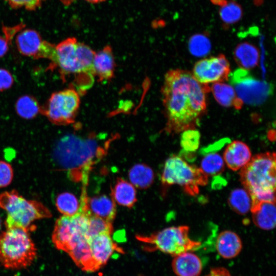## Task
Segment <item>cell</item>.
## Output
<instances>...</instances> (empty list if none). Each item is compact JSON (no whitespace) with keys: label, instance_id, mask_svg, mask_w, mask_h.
I'll use <instances>...</instances> for the list:
<instances>
[{"label":"cell","instance_id":"obj_3","mask_svg":"<svg viewBox=\"0 0 276 276\" xmlns=\"http://www.w3.org/2000/svg\"><path fill=\"white\" fill-rule=\"evenodd\" d=\"M275 154L255 155L240 169V180L251 199V206L275 200Z\"/></svg>","mask_w":276,"mask_h":276},{"label":"cell","instance_id":"obj_38","mask_svg":"<svg viewBox=\"0 0 276 276\" xmlns=\"http://www.w3.org/2000/svg\"><path fill=\"white\" fill-rule=\"evenodd\" d=\"M212 3L215 5L222 6L225 4L227 2L226 0H211Z\"/></svg>","mask_w":276,"mask_h":276},{"label":"cell","instance_id":"obj_18","mask_svg":"<svg viewBox=\"0 0 276 276\" xmlns=\"http://www.w3.org/2000/svg\"><path fill=\"white\" fill-rule=\"evenodd\" d=\"M216 248L218 254L223 258L231 259L241 252L242 243L239 236L231 231H224L218 236Z\"/></svg>","mask_w":276,"mask_h":276},{"label":"cell","instance_id":"obj_17","mask_svg":"<svg viewBox=\"0 0 276 276\" xmlns=\"http://www.w3.org/2000/svg\"><path fill=\"white\" fill-rule=\"evenodd\" d=\"M87 208L89 216L95 215L112 222L116 215V202L111 196L88 197Z\"/></svg>","mask_w":276,"mask_h":276},{"label":"cell","instance_id":"obj_32","mask_svg":"<svg viewBox=\"0 0 276 276\" xmlns=\"http://www.w3.org/2000/svg\"><path fill=\"white\" fill-rule=\"evenodd\" d=\"M200 137L199 132L195 128L185 130L181 135V146L186 151H194L199 147Z\"/></svg>","mask_w":276,"mask_h":276},{"label":"cell","instance_id":"obj_5","mask_svg":"<svg viewBox=\"0 0 276 276\" xmlns=\"http://www.w3.org/2000/svg\"><path fill=\"white\" fill-rule=\"evenodd\" d=\"M0 208L7 213L5 221L7 229L20 228L28 231L34 230V222L52 216L51 212L42 203L27 200L14 190L0 194Z\"/></svg>","mask_w":276,"mask_h":276},{"label":"cell","instance_id":"obj_8","mask_svg":"<svg viewBox=\"0 0 276 276\" xmlns=\"http://www.w3.org/2000/svg\"><path fill=\"white\" fill-rule=\"evenodd\" d=\"M189 227L183 225L169 227L149 236L137 235L136 239L150 245L151 249L175 257L187 251L199 248L200 242L193 240L189 237Z\"/></svg>","mask_w":276,"mask_h":276},{"label":"cell","instance_id":"obj_10","mask_svg":"<svg viewBox=\"0 0 276 276\" xmlns=\"http://www.w3.org/2000/svg\"><path fill=\"white\" fill-rule=\"evenodd\" d=\"M80 103L78 92L67 88L52 94L46 106L40 110L52 123L68 125L74 122Z\"/></svg>","mask_w":276,"mask_h":276},{"label":"cell","instance_id":"obj_26","mask_svg":"<svg viewBox=\"0 0 276 276\" xmlns=\"http://www.w3.org/2000/svg\"><path fill=\"white\" fill-rule=\"evenodd\" d=\"M15 109L17 114L26 119L34 118L40 111L37 100L29 95L21 96L17 100Z\"/></svg>","mask_w":276,"mask_h":276},{"label":"cell","instance_id":"obj_37","mask_svg":"<svg viewBox=\"0 0 276 276\" xmlns=\"http://www.w3.org/2000/svg\"><path fill=\"white\" fill-rule=\"evenodd\" d=\"M205 276H233L226 268L222 267L211 268L209 273Z\"/></svg>","mask_w":276,"mask_h":276},{"label":"cell","instance_id":"obj_27","mask_svg":"<svg viewBox=\"0 0 276 276\" xmlns=\"http://www.w3.org/2000/svg\"><path fill=\"white\" fill-rule=\"evenodd\" d=\"M56 206L57 210L65 216H73L79 210L80 201L77 197L70 192L59 194L56 198Z\"/></svg>","mask_w":276,"mask_h":276},{"label":"cell","instance_id":"obj_22","mask_svg":"<svg viewBox=\"0 0 276 276\" xmlns=\"http://www.w3.org/2000/svg\"><path fill=\"white\" fill-rule=\"evenodd\" d=\"M210 89L216 100L223 106L234 107L239 109L243 104L242 101L237 96L234 88L228 84L221 82L214 83Z\"/></svg>","mask_w":276,"mask_h":276},{"label":"cell","instance_id":"obj_4","mask_svg":"<svg viewBox=\"0 0 276 276\" xmlns=\"http://www.w3.org/2000/svg\"><path fill=\"white\" fill-rule=\"evenodd\" d=\"M95 54L89 46L70 37L55 45L49 59L63 76L72 74L79 79L88 78L92 81L95 76L93 66Z\"/></svg>","mask_w":276,"mask_h":276},{"label":"cell","instance_id":"obj_31","mask_svg":"<svg viewBox=\"0 0 276 276\" xmlns=\"http://www.w3.org/2000/svg\"><path fill=\"white\" fill-rule=\"evenodd\" d=\"M219 15L222 20L227 25L238 21L242 16L241 7L236 2H226L222 6L219 10Z\"/></svg>","mask_w":276,"mask_h":276},{"label":"cell","instance_id":"obj_40","mask_svg":"<svg viewBox=\"0 0 276 276\" xmlns=\"http://www.w3.org/2000/svg\"><path fill=\"white\" fill-rule=\"evenodd\" d=\"M2 223H1V219L0 218V229L1 228Z\"/></svg>","mask_w":276,"mask_h":276},{"label":"cell","instance_id":"obj_7","mask_svg":"<svg viewBox=\"0 0 276 276\" xmlns=\"http://www.w3.org/2000/svg\"><path fill=\"white\" fill-rule=\"evenodd\" d=\"M165 187L179 185L190 195L199 193V187L206 185L208 176L202 170L189 165L180 157L174 155L166 161L161 177Z\"/></svg>","mask_w":276,"mask_h":276},{"label":"cell","instance_id":"obj_6","mask_svg":"<svg viewBox=\"0 0 276 276\" xmlns=\"http://www.w3.org/2000/svg\"><path fill=\"white\" fill-rule=\"evenodd\" d=\"M37 249L29 231L8 228L0 235V264L7 269H20L30 266Z\"/></svg>","mask_w":276,"mask_h":276},{"label":"cell","instance_id":"obj_12","mask_svg":"<svg viewBox=\"0 0 276 276\" xmlns=\"http://www.w3.org/2000/svg\"><path fill=\"white\" fill-rule=\"evenodd\" d=\"M229 74L228 60L223 55H220L196 62L193 75L199 83L208 85L227 80Z\"/></svg>","mask_w":276,"mask_h":276},{"label":"cell","instance_id":"obj_21","mask_svg":"<svg viewBox=\"0 0 276 276\" xmlns=\"http://www.w3.org/2000/svg\"><path fill=\"white\" fill-rule=\"evenodd\" d=\"M111 196L119 205L132 208L137 201L135 187L128 181L118 177L113 189Z\"/></svg>","mask_w":276,"mask_h":276},{"label":"cell","instance_id":"obj_39","mask_svg":"<svg viewBox=\"0 0 276 276\" xmlns=\"http://www.w3.org/2000/svg\"><path fill=\"white\" fill-rule=\"evenodd\" d=\"M88 2L92 3H98L102 2H103L105 0H85Z\"/></svg>","mask_w":276,"mask_h":276},{"label":"cell","instance_id":"obj_29","mask_svg":"<svg viewBox=\"0 0 276 276\" xmlns=\"http://www.w3.org/2000/svg\"><path fill=\"white\" fill-rule=\"evenodd\" d=\"M190 52L195 57L207 55L211 50V43L208 36L202 34H196L191 37L188 42Z\"/></svg>","mask_w":276,"mask_h":276},{"label":"cell","instance_id":"obj_23","mask_svg":"<svg viewBox=\"0 0 276 276\" xmlns=\"http://www.w3.org/2000/svg\"><path fill=\"white\" fill-rule=\"evenodd\" d=\"M234 57L241 68L247 70L258 65L259 52L254 45L244 42L236 47L234 52Z\"/></svg>","mask_w":276,"mask_h":276},{"label":"cell","instance_id":"obj_9","mask_svg":"<svg viewBox=\"0 0 276 276\" xmlns=\"http://www.w3.org/2000/svg\"><path fill=\"white\" fill-rule=\"evenodd\" d=\"M88 216L85 212L79 211L73 216L63 215L59 218L52 235L55 246L67 254L78 242L87 239Z\"/></svg>","mask_w":276,"mask_h":276},{"label":"cell","instance_id":"obj_20","mask_svg":"<svg viewBox=\"0 0 276 276\" xmlns=\"http://www.w3.org/2000/svg\"><path fill=\"white\" fill-rule=\"evenodd\" d=\"M252 219L258 227L270 230L275 226L276 210L275 203L261 202L251 207Z\"/></svg>","mask_w":276,"mask_h":276},{"label":"cell","instance_id":"obj_30","mask_svg":"<svg viewBox=\"0 0 276 276\" xmlns=\"http://www.w3.org/2000/svg\"><path fill=\"white\" fill-rule=\"evenodd\" d=\"M112 230V222L95 215L88 216L86 235L88 241L89 239L100 234L109 233L111 234Z\"/></svg>","mask_w":276,"mask_h":276},{"label":"cell","instance_id":"obj_2","mask_svg":"<svg viewBox=\"0 0 276 276\" xmlns=\"http://www.w3.org/2000/svg\"><path fill=\"white\" fill-rule=\"evenodd\" d=\"M110 142L109 140L100 142L94 138L65 135L55 145L53 157L72 180L87 186L92 168L106 154Z\"/></svg>","mask_w":276,"mask_h":276},{"label":"cell","instance_id":"obj_34","mask_svg":"<svg viewBox=\"0 0 276 276\" xmlns=\"http://www.w3.org/2000/svg\"><path fill=\"white\" fill-rule=\"evenodd\" d=\"M11 7L32 11L38 8L43 0H5Z\"/></svg>","mask_w":276,"mask_h":276},{"label":"cell","instance_id":"obj_15","mask_svg":"<svg viewBox=\"0 0 276 276\" xmlns=\"http://www.w3.org/2000/svg\"><path fill=\"white\" fill-rule=\"evenodd\" d=\"M251 157L248 146L242 142L235 141L225 149L223 158L230 169L237 171L245 166L249 162Z\"/></svg>","mask_w":276,"mask_h":276},{"label":"cell","instance_id":"obj_35","mask_svg":"<svg viewBox=\"0 0 276 276\" xmlns=\"http://www.w3.org/2000/svg\"><path fill=\"white\" fill-rule=\"evenodd\" d=\"M13 78L6 70L0 68V91L9 89L13 83Z\"/></svg>","mask_w":276,"mask_h":276},{"label":"cell","instance_id":"obj_28","mask_svg":"<svg viewBox=\"0 0 276 276\" xmlns=\"http://www.w3.org/2000/svg\"><path fill=\"white\" fill-rule=\"evenodd\" d=\"M200 169L208 176H216L224 170V159L217 153H210L203 158Z\"/></svg>","mask_w":276,"mask_h":276},{"label":"cell","instance_id":"obj_13","mask_svg":"<svg viewBox=\"0 0 276 276\" xmlns=\"http://www.w3.org/2000/svg\"><path fill=\"white\" fill-rule=\"evenodd\" d=\"M88 244L97 270L107 263L114 251L123 252L113 242L109 233L100 234L93 237L88 240Z\"/></svg>","mask_w":276,"mask_h":276},{"label":"cell","instance_id":"obj_1","mask_svg":"<svg viewBox=\"0 0 276 276\" xmlns=\"http://www.w3.org/2000/svg\"><path fill=\"white\" fill-rule=\"evenodd\" d=\"M210 89L208 85L199 83L188 71H168L162 88L166 131L178 133L195 128L206 110V93Z\"/></svg>","mask_w":276,"mask_h":276},{"label":"cell","instance_id":"obj_33","mask_svg":"<svg viewBox=\"0 0 276 276\" xmlns=\"http://www.w3.org/2000/svg\"><path fill=\"white\" fill-rule=\"evenodd\" d=\"M13 177L12 166L8 163L0 160V188L8 186Z\"/></svg>","mask_w":276,"mask_h":276},{"label":"cell","instance_id":"obj_14","mask_svg":"<svg viewBox=\"0 0 276 276\" xmlns=\"http://www.w3.org/2000/svg\"><path fill=\"white\" fill-rule=\"evenodd\" d=\"M44 42L40 34L31 29L20 30L16 38L19 52L25 56L34 58H39Z\"/></svg>","mask_w":276,"mask_h":276},{"label":"cell","instance_id":"obj_25","mask_svg":"<svg viewBox=\"0 0 276 276\" xmlns=\"http://www.w3.org/2000/svg\"><path fill=\"white\" fill-rule=\"evenodd\" d=\"M229 205L236 213L244 215L250 210L251 199L245 189L237 188L233 190L228 198Z\"/></svg>","mask_w":276,"mask_h":276},{"label":"cell","instance_id":"obj_36","mask_svg":"<svg viewBox=\"0 0 276 276\" xmlns=\"http://www.w3.org/2000/svg\"><path fill=\"white\" fill-rule=\"evenodd\" d=\"M11 41V39L5 34L4 36L0 35V57H3L7 52L9 43Z\"/></svg>","mask_w":276,"mask_h":276},{"label":"cell","instance_id":"obj_24","mask_svg":"<svg viewBox=\"0 0 276 276\" xmlns=\"http://www.w3.org/2000/svg\"><path fill=\"white\" fill-rule=\"evenodd\" d=\"M130 183L138 189L148 188L153 183L154 173L152 169L146 164H137L129 171Z\"/></svg>","mask_w":276,"mask_h":276},{"label":"cell","instance_id":"obj_11","mask_svg":"<svg viewBox=\"0 0 276 276\" xmlns=\"http://www.w3.org/2000/svg\"><path fill=\"white\" fill-rule=\"evenodd\" d=\"M238 97L243 103L256 105L264 102L271 94V86L250 75L246 70L240 68L229 74Z\"/></svg>","mask_w":276,"mask_h":276},{"label":"cell","instance_id":"obj_16","mask_svg":"<svg viewBox=\"0 0 276 276\" xmlns=\"http://www.w3.org/2000/svg\"><path fill=\"white\" fill-rule=\"evenodd\" d=\"M172 268L177 276H199L202 264L198 256L191 251H187L174 257Z\"/></svg>","mask_w":276,"mask_h":276},{"label":"cell","instance_id":"obj_19","mask_svg":"<svg viewBox=\"0 0 276 276\" xmlns=\"http://www.w3.org/2000/svg\"><path fill=\"white\" fill-rule=\"evenodd\" d=\"M114 66V57L110 46L107 45L95 53L93 66L95 75L100 81L109 80L113 77Z\"/></svg>","mask_w":276,"mask_h":276}]
</instances>
